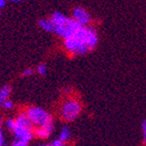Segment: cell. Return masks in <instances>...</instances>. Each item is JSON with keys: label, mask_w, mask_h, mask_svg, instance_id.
Instances as JSON below:
<instances>
[{"label": "cell", "mask_w": 146, "mask_h": 146, "mask_svg": "<svg viewBox=\"0 0 146 146\" xmlns=\"http://www.w3.org/2000/svg\"><path fill=\"white\" fill-rule=\"evenodd\" d=\"M1 107H2V108H4L5 110H11L12 108L15 107V103L12 102L11 100L7 99L6 101H5V102H3V103H2Z\"/></svg>", "instance_id": "13"}, {"label": "cell", "mask_w": 146, "mask_h": 146, "mask_svg": "<svg viewBox=\"0 0 146 146\" xmlns=\"http://www.w3.org/2000/svg\"><path fill=\"white\" fill-rule=\"evenodd\" d=\"M26 113H27L28 117L31 119L34 127H43L53 123L52 115L42 107L32 105L27 108Z\"/></svg>", "instance_id": "4"}, {"label": "cell", "mask_w": 146, "mask_h": 146, "mask_svg": "<svg viewBox=\"0 0 146 146\" xmlns=\"http://www.w3.org/2000/svg\"><path fill=\"white\" fill-rule=\"evenodd\" d=\"M53 131H54L53 123L43 127H36L34 129V136L38 139H41V140H46V139H48L49 137L51 136Z\"/></svg>", "instance_id": "6"}, {"label": "cell", "mask_w": 146, "mask_h": 146, "mask_svg": "<svg viewBox=\"0 0 146 146\" xmlns=\"http://www.w3.org/2000/svg\"><path fill=\"white\" fill-rule=\"evenodd\" d=\"M11 94V87L9 85H4L0 89V106L3 102H5L7 99H9Z\"/></svg>", "instance_id": "9"}, {"label": "cell", "mask_w": 146, "mask_h": 146, "mask_svg": "<svg viewBox=\"0 0 146 146\" xmlns=\"http://www.w3.org/2000/svg\"><path fill=\"white\" fill-rule=\"evenodd\" d=\"M98 33L93 27L81 26L73 34L63 39V46L73 56H80L92 51L98 44Z\"/></svg>", "instance_id": "1"}, {"label": "cell", "mask_w": 146, "mask_h": 146, "mask_svg": "<svg viewBox=\"0 0 146 146\" xmlns=\"http://www.w3.org/2000/svg\"><path fill=\"white\" fill-rule=\"evenodd\" d=\"M2 125H3V121H2V119H1V117H0V128H1V127H2Z\"/></svg>", "instance_id": "20"}, {"label": "cell", "mask_w": 146, "mask_h": 146, "mask_svg": "<svg viewBox=\"0 0 146 146\" xmlns=\"http://www.w3.org/2000/svg\"><path fill=\"white\" fill-rule=\"evenodd\" d=\"M142 138H143V143L146 144V119H144L142 123Z\"/></svg>", "instance_id": "14"}, {"label": "cell", "mask_w": 146, "mask_h": 146, "mask_svg": "<svg viewBox=\"0 0 146 146\" xmlns=\"http://www.w3.org/2000/svg\"><path fill=\"white\" fill-rule=\"evenodd\" d=\"M6 1H10V2H22L24 0H6Z\"/></svg>", "instance_id": "19"}, {"label": "cell", "mask_w": 146, "mask_h": 146, "mask_svg": "<svg viewBox=\"0 0 146 146\" xmlns=\"http://www.w3.org/2000/svg\"><path fill=\"white\" fill-rule=\"evenodd\" d=\"M36 72L38 75L40 76H45L47 74V66L46 64H44V63H40L38 64L36 68Z\"/></svg>", "instance_id": "11"}, {"label": "cell", "mask_w": 146, "mask_h": 146, "mask_svg": "<svg viewBox=\"0 0 146 146\" xmlns=\"http://www.w3.org/2000/svg\"><path fill=\"white\" fill-rule=\"evenodd\" d=\"M38 25L43 31L48 32V33H54V24L50 20V17L49 19H40Z\"/></svg>", "instance_id": "8"}, {"label": "cell", "mask_w": 146, "mask_h": 146, "mask_svg": "<svg viewBox=\"0 0 146 146\" xmlns=\"http://www.w3.org/2000/svg\"><path fill=\"white\" fill-rule=\"evenodd\" d=\"M82 103L77 99H68L61 104L59 115L64 122H73L78 119L82 112Z\"/></svg>", "instance_id": "3"}, {"label": "cell", "mask_w": 146, "mask_h": 146, "mask_svg": "<svg viewBox=\"0 0 146 146\" xmlns=\"http://www.w3.org/2000/svg\"><path fill=\"white\" fill-rule=\"evenodd\" d=\"M4 144H5L4 135H3V132L1 131V128H0V146H3Z\"/></svg>", "instance_id": "17"}, {"label": "cell", "mask_w": 146, "mask_h": 146, "mask_svg": "<svg viewBox=\"0 0 146 146\" xmlns=\"http://www.w3.org/2000/svg\"><path fill=\"white\" fill-rule=\"evenodd\" d=\"M4 124H5V127H6V129H7L8 131L12 132L15 127V119H7L6 121H5Z\"/></svg>", "instance_id": "12"}, {"label": "cell", "mask_w": 146, "mask_h": 146, "mask_svg": "<svg viewBox=\"0 0 146 146\" xmlns=\"http://www.w3.org/2000/svg\"><path fill=\"white\" fill-rule=\"evenodd\" d=\"M71 138H72V134H71V131H70V129H68V127L63 126L62 128H61L60 133H59L58 139L66 144V142L70 141V140H71Z\"/></svg>", "instance_id": "10"}, {"label": "cell", "mask_w": 146, "mask_h": 146, "mask_svg": "<svg viewBox=\"0 0 146 146\" xmlns=\"http://www.w3.org/2000/svg\"><path fill=\"white\" fill-rule=\"evenodd\" d=\"M34 74V70L32 68H27L24 72L22 73V77H30Z\"/></svg>", "instance_id": "15"}, {"label": "cell", "mask_w": 146, "mask_h": 146, "mask_svg": "<svg viewBox=\"0 0 146 146\" xmlns=\"http://www.w3.org/2000/svg\"><path fill=\"white\" fill-rule=\"evenodd\" d=\"M68 19H70V17L64 15L63 13H61V12H59V11L52 12L51 15H50V20H51L52 23L54 24V29H55V27H57V26H61V25L66 24Z\"/></svg>", "instance_id": "7"}, {"label": "cell", "mask_w": 146, "mask_h": 146, "mask_svg": "<svg viewBox=\"0 0 146 146\" xmlns=\"http://www.w3.org/2000/svg\"><path fill=\"white\" fill-rule=\"evenodd\" d=\"M49 145H51V146H63V145H66V143L57 138V139H54L51 143H49Z\"/></svg>", "instance_id": "16"}, {"label": "cell", "mask_w": 146, "mask_h": 146, "mask_svg": "<svg viewBox=\"0 0 146 146\" xmlns=\"http://www.w3.org/2000/svg\"><path fill=\"white\" fill-rule=\"evenodd\" d=\"M15 127L13 131V146H27L34 138V125L28 117L26 111L21 112L15 117Z\"/></svg>", "instance_id": "2"}, {"label": "cell", "mask_w": 146, "mask_h": 146, "mask_svg": "<svg viewBox=\"0 0 146 146\" xmlns=\"http://www.w3.org/2000/svg\"><path fill=\"white\" fill-rule=\"evenodd\" d=\"M6 4V0H0V9L3 8Z\"/></svg>", "instance_id": "18"}, {"label": "cell", "mask_w": 146, "mask_h": 146, "mask_svg": "<svg viewBox=\"0 0 146 146\" xmlns=\"http://www.w3.org/2000/svg\"><path fill=\"white\" fill-rule=\"evenodd\" d=\"M72 15H73L74 20H76L79 24L83 25V26H89L92 22V17H91L90 12L81 6L74 8Z\"/></svg>", "instance_id": "5"}]
</instances>
